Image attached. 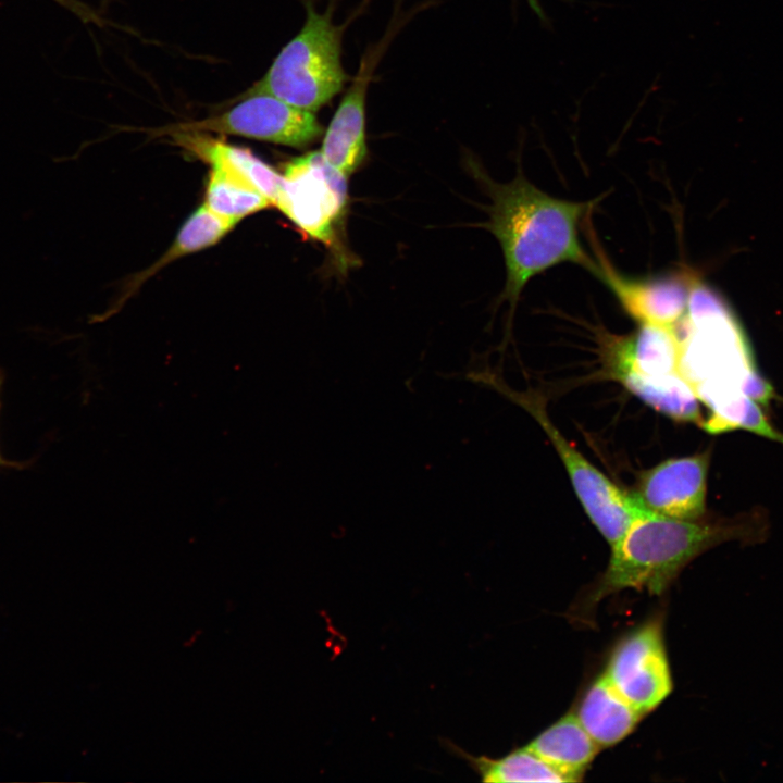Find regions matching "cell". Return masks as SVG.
Masks as SVG:
<instances>
[{"label":"cell","instance_id":"obj_1","mask_svg":"<svg viewBox=\"0 0 783 783\" xmlns=\"http://www.w3.org/2000/svg\"><path fill=\"white\" fill-rule=\"evenodd\" d=\"M468 166L490 198L488 220L480 224L498 240L506 265L501 300L510 312L526 283L557 264L571 262L597 277L598 262L580 240V226L595 201H570L548 195L518 173L508 183L493 181L478 164Z\"/></svg>","mask_w":783,"mask_h":783},{"label":"cell","instance_id":"obj_2","mask_svg":"<svg viewBox=\"0 0 783 783\" xmlns=\"http://www.w3.org/2000/svg\"><path fill=\"white\" fill-rule=\"evenodd\" d=\"M765 527L750 517L736 520H680L643 511L611 547L606 571L588 600L633 588L662 594L680 572L706 550L728 540L757 542Z\"/></svg>","mask_w":783,"mask_h":783},{"label":"cell","instance_id":"obj_3","mask_svg":"<svg viewBox=\"0 0 783 783\" xmlns=\"http://www.w3.org/2000/svg\"><path fill=\"white\" fill-rule=\"evenodd\" d=\"M301 29L275 57L265 74L241 96L269 94L302 110L315 112L340 94L348 79L341 64L345 26L333 23V2L320 13L303 0Z\"/></svg>","mask_w":783,"mask_h":783},{"label":"cell","instance_id":"obj_4","mask_svg":"<svg viewBox=\"0 0 783 783\" xmlns=\"http://www.w3.org/2000/svg\"><path fill=\"white\" fill-rule=\"evenodd\" d=\"M514 399L538 422L555 446L592 523L611 547L616 545L644 510L632 495L620 489L562 436L539 396L522 394L514 395Z\"/></svg>","mask_w":783,"mask_h":783},{"label":"cell","instance_id":"obj_5","mask_svg":"<svg viewBox=\"0 0 783 783\" xmlns=\"http://www.w3.org/2000/svg\"><path fill=\"white\" fill-rule=\"evenodd\" d=\"M240 101L221 114L177 123L151 130L156 136L171 132H214L303 148L323 133L314 112L299 109L269 94L239 97Z\"/></svg>","mask_w":783,"mask_h":783},{"label":"cell","instance_id":"obj_6","mask_svg":"<svg viewBox=\"0 0 783 783\" xmlns=\"http://www.w3.org/2000/svg\"><path fill=\"white\" fill-rule=\"evenodd\" d=\"M276 207L302 232L326 245L347 204V176L330 165L320 151L287 162Z\"/></svg>","mask_w":783,"mask_h":783},{"label":"cell","instance_id":"obj_7","mask_svg":"<svg viewBox=\"0 0 783 783\" xmlns=\"http://www.w3.org/2000/svg\"><path fill=\"white\" fill-rule=\"evenodd\" d=\"M604 674L643 716L661 705L673 683L660 620H649L624 636Z\"/></svg>","mask_w":783,"mask_h":783},{"label":"cell","instance_id":"obj_8","mask_svg":"<svg viewBox=\"0 0 783 783\" xmlns=\"http://www.w3.org/2000/svg\"><path fill=\"white\" fill-rule=\"evenodd\" d=\"M710 453L666 460L645 472L633 496L646 512L680 520L701 519L706 510Z\"/></svg>","mask_w":783,"mask_h":783},{"label":"cell","instance_id":"obj_9","mask_svg":"<svg viewBox=\"0 0 783 783\" xmlns=\"http://www.w3.org/2000/svg\"><path fill=\"white\" fill-rule=\"evenodd\" d=\"M599 278L616 296L623 310L638 324L675 326L684 316L691 276L668 274L632 278L619 273L596 247Z\"/></svg>","mask_w":783,"mask_h":783},{"label":"cell","instance_id":"obj_10","mask_svg":"<svg viewBox=\"0 0 783 783\" xmlns=\"http://www.w3.org/2000/svg\"><path fill=\"white\" fill-rule=\"evenodd\" d=\"M375 62V50L364 54L323 136L322 157L347 177L366 157V91Z\"/></svg>","mask_w":783,"mask_h":783},{"label":"cell","instance_id":"obj_11","mask_svg":"<svg viewBox=\"0 0 783 783\" xmlns=\"http://www.w3.org/2000/svg\"><path fill=\"white\" fill-rule=\"evenodd\" d=\"M576 717L600 747H610L629 736L643 719L602 673L582 697Z\"/></svg>","mask_w":783,"mask_h":783},{"label":"cell","instance_id":"obj_12","mask_svg":"<svg viewBox=\"0 0 783 783\" xmlns=\"http://www.w3.org/2000/svg\"><path fill=\"white\" fill-rule=\"evenodd\" d=\"M173 141L211 164L221 162L239 173L263 194L272 206L277 204L283 178L273 167L256 157L249 149L231 145L203 132H171Z\"/></svg>","mask_w":783,"mask_h":783},{"label":"cell","instance_id":"obj_13","mask_svg":"<svg viewBox=\"0 0 783 783\" xmlns=\"http://www.w3.org/2000/svg\"><path fill=\"white\" fill-rule=\"evenodd\" d=\"M526 746L566 774L571 782L582 780L600 748L576 714L571 712L539 733Z\"/></svg>","mask_w":783,"mask_h":783},{"label":"cell","instance_id":"obj_14","mask_svg":"<svg viewBox=\"0 0 783 783\" xmlns=\"http://www.w3.org/2000/svg\"><path fill=\"white\" fill-rule=\"evenodd\" d=\"M681 345L675 326L639 324L638 330L618 344L614 370L655 376L679 371Z\"/></svg>","mask_w":783,"mask_h":783},{"label":"cell","instance_id":"obj_15","mask_svg":"<svg viewBox=\"0 0 783 783\" xmlns=\"http://www.w3.org/2000/svg\"><path fill=\"white\" fill-rule=\"evenodd\" d=\"M616 374L630 391L654 409L678 421L701 423L697 393L680 371L655 376L627 370Z\"/></svg>","mask_w":783,"mask_h":783},{"label":"cell","instance_id":"obj_16","mask_svg":"<svg viewBox=\"0 0 783 783\" xmlns=\"http://www.w3.org/2000/svg\"><path fill=\"white\" fill-rule=\"evenodd\" d=\"M448 748L457 756L465 759L470 767L480 774L483 782H571L566 774L545 761L527 746L512 750L500 758L469 755L452 743H448Z\"/></svg>","mask_w":783,"mask_h":783},{"label":"cell","instance_id":"obj_17","mask_svg":"<svg viewBox=\"0 0 783 783\" xmlns=\"http://www.w3.org/2000/svg\"><path fill=\"white\" fill-rule=\"evenodd\" d=\"M237 223L235 220L215 213L203 203L186 220L165 253L134 277L127 286L128 293L125 297H128L145 281L176 259L217 244Z\"/></svg>","mask_w":783,"mask_h":783},{"label":"cell","instance_id":"obj_18","mask_svg":"<svg viewBox=\"0 0 783 783\" xmlns=\"http://www.w3.org/2000/svg\"><path fill=\"white\" fill-rule=\"evenodd\" d=\"M206 190V204L215 213L235 221L272 203L244 176L224 163L213 162Z\"/></svg>","mask_w":783,"mask_h":783},{"label":"cell","instance_id":"obj_19","mask_svg":"<svg viewBox=\"0 0 783 783\" xmlns=\"http://www.w3.org/2000/svg\"><path fill=\"white\" fill-rule=\"evenodd\" d=\"M739 388L744 395H746L754 401H758L761 403H767L775 396L774 389L771 384L766 382L756 372L755 368L749 369L744 374L739 384Z\"/></svg>","mask_w":783,"mask_h":783},{"label":"cell","instance_id":"obj_20","mask_svg":"<svg viewBox=\"0 0 783 783\" xmlns=\"http://www.w3.org/2000/svg\"><path fill=\"white\" fill-rule=\"evenodd\" d=\"M529 8L532 10V12L536 15V17L539 20V22L544 26H549V17L547 16L542 3L539 0H525Z\"/></svg>","mask_w":783,"mask_h":783},{"label":"cell","instance_id":"obj_21","mask_svg":"<svg viewBox=\"0 0 783 783\" xmlns=\"http://www.w3.org/2000/svg\"><path fill=\"white\" fill-rule=\"evenodd\" d=\"M2 383H3V375L0 373V395H1ZM0 408H1V399H0ZM25 465L26 464L7 460L5 458L2 457L1 451H0V468H2V467L25 468Z\"/></svg>","mask_w":783,"mask_h":783},{"label":"cell","instance_id":"obj_22","mask_svg":"<svg viewBox=\"0 0 783 783\" xmlns=\"http://www.w3.org/2000/svg\"><path fill=\"white\" fill-rule=\"evenodd\" d=\"M58 1H61L62 3H64V0H58Z\"/></svg>","mask_w":783,"mask_h":783}]
</instances>
